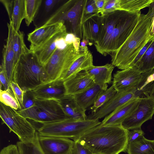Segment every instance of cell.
<instances>
[{"label": "cell", "mask_w": 154, "mask_h": 154, "mask_svg": "<svg viewBox=\"0 0 154 154\" xmlns=\"http://www.w3.org/2000/svg\"><path fill=\"white\" fill-rule=\"evenodd\" d=\"M100 124L73 141L87 147L93 154H119L126 151L128 143V130L121 125L104 126Z\"/></svg>", "instance_id": "6da1fadb"}, {"label": "cell", "mask_w": 154, "mask_h": 154, "mask_svg": "<svg viewBox=\"0 0 154 154\" xmlns=\"http://www.w3.org/2000/svg\"><path fill=\"white\" fill-rule=\"evenodd\" d=\"M146 14H141L131 34L115 53L111 55L112 64L123 70L130 67L139 53L154 36L150 32L154 18V4H151Z\"/></svg>", "instance_id": "7a4b0ae2"}, {"label": "cell", "mask_w": 154, "mask_h": 154, "mask_svg": "<svg viewBox=\"0 0 154 154\" xmlns=\"http://www.w3.org/2000/svg\"><path fill=\"white\" fill-rule=\"evenodd\" d=\"M13 81L24 91L32 90L48 81L44 66L30 51L23 54L16 64Z\"/></svg>", "instance_id": "3957f363"}, {"label": "cell", "mask_w": 154, "mask_h": 154, "mask_svg": "<svg viewBox=\"0 0 154 154\" xmlns=\"http://www.w3.org/2000/svg\"><path fill=\"white\" fill-rule=\"evenodd\" d=\"M101 123L98 119L79 121L70 119L42 124L37 130L39 135L66 138L74 140Z\"/></svg>", "instance_id": "277c9868"}, {"label": "cell", "mask_w": 154, "mask_h": 154, "mask_svg": "<svg viewBox=\"0 0 154 154\" xmlns=\"http://www.w3.org/2000/svg\"><path fill=\"white\" fill-rule=\"evenodd\" d=\"M141 14V11L131 12L122 11L111 35L98 52L105 56L115 52L133 31Z\"/></svg>", "instance_id": "5b68a950"}, {"label": "cell", "mask_w": 154, "mask_h": 154, "mask_svg": "<svg viewBox=\"0 0 154 154\" xmlns=\"http://www.w3.org/2000/svg\"><path fill=\"white\" fill-rule=\"evenodd\" d=\"M87 0H70L64 4L44 24L63 21L69 25L70 33L82 38V24Z\"/></svg>", "instance_id": "8992f818"}, {"label": "cell", "mask_w": 154, "mask_h": 154, "mask_svg": "<svg viewBox=\"0 0 154 154\" xmlns=\"http://www.w3.org/2000/svg\"><path fill=\"white\" fill-rule=\"evenodd\" d=\"M17 111L26 118L42 124L70 119L63 112L59 101L54 100L37 99L32 107Z\"/></svg>", "instance_id": "52a82bcc"}, {"label": "cell", "mask_w": 154, "mask_h": 154, "mask_svg": "<svg viewBox=\"0 0 154 154\" xmlns=\"http://www.w3.org/2000/svg\"><path fill=\"white\" fill-rule=\"evenodd\" d=\"M82 52L77 51L72 44H67L63 48L57 46L50 58L44 65L48 81L62 79Z\"/></svg>", "instance_id": "ba28073f"}, {"label": "cell", "mask_w": 154, "mask_h": 154, "mask_svg": "<svg viewBox=\"0 0 154 154\" xmlns=\"http://www.w3.org/2000/svg\"><path fill=\"white\" fill-rule=\"evenodd\" d=\"M0 116L3 123L18 137L20 141L27 142L33 140L38 134L34 127L17 110L0 102Z\"/></svg>", "instance_id": "9c48e42d"}, {"label": "cell", "mask_w": 154, "mask_h": 154, "mask_svg": "<svg viewBox=\"0 0 154 154\" xmlns=\"http://www.w3.org/2000/svg\"><path fill=\"white\" fill-rule=\"evenodd\" d=\"M153 114L154 98H140L136 109L121 125L127 130L141 128L144 123L152 119Z\"/></svg>", "instance_id": "30bf717a"}, {"label": "cell", "mask_w": 154, "mask_h": 154, "mask_svg": "<svg viewBox=\"0 0 154 154\" xmlns=\"http://www.w3.org/2000/svg\"><path fill=\"white\" fill-rule=\"evenodd\" d=\"M142 77L135 67H130L114 74L112 85L117 92L133 91L137 88Z\"/></svg>", "instance_id": "8fae6325"}, {"label": "cell", "mask_w": 154, "mask_h": 154, "mask_svg": "<svg viewBox=\"0 0 154 154\" xmlns=\"http://www.w3.org/2000/svg\"><path fill=\"white\" fill-rule=\"evenodd\" d=\"M38 141L44 154H69L74 143L69 139L38 134Z\"/></svg>", "instance_id": "7c38bea8"}, {"label": "cell", "mask_w": 154, "mask_h": 154, "mask_svg": "<svg viewBox=\"0 0 154 154\" xmlns=\"http://www.w3.org/2000/svg\"><path fill=\"white\" fill-rule=\"evenodd\" d=\"M135 93V90L131 91L117 92L95 112L89 116L88 119L99 120L106 116L119 107L137 98Z\"/></svg>", "instance_id": "4fadbf2b"}, {"label": "cell", "mask_w": 154, "mask_h": 154, "mask_svg": "<svg viewBox=\"0 0 154 154\" xmlns=\"http://www.w3.org/2000/svg\"><path fill=\"white\" fill-rule=\"evenodd\" d=\"M32 90L37 99L59 101L66 95L64 81L61 79L48 81Z\"/></svg>", "instance_id": "5bb4252c"}, {"label": "cell", "mask_w": 154, "mask_h": 154, "mask_svg": "<svg viewBox=\"0 0 154 154\" xmlns=\"http://www.w3.org/2000/svg\"><path fill=\"white\" fill-rule=\"evenodd\" d=\"M64 24L63 21L51 24H44L29 33L27 40L30 43V51L33 52L41 47Z\"/></svg>", "instance_id": "9a60e30c"}, {"label": "cell", "mask_w": 154, "mask_h": 154, "mask_svg": "<svg viewBox=\"0 0 154 154\" xmlns=\"http://www.w3.org/2000/svg\"><path fill=\"white\" fill-rule=\"evenodd\" d=\"M8 36L6 43L4 45L2 51V59L1 65L3 66L8 81L10 84L13 81L14 71L16 65L14 61V52L13 48L12 31L13 26L10 21L7 23Z\"/></svg>", "instance_id": "2e32d148"}, {"label": "cell", "mask_w": 154, "mask_h": 154, "mask_svg": "<svg viewBox=\"0 0 154 154\" xmlns=\"http://www.w3.org/2000/svg\"><path fill=\"white\" fill-rule=\"evenodd\" d=\"M122 11L117 10L104 15H101L100 30L98 39L94 43L98 52L111 35L116 23Z\"/></svg>", "instance_id": "e0dca14e"}, {"label": "cell", "mask_w": 154, "mask_h": 154, "mask_svg": "<svg viewBox=\"0 0 154 154\" xmlns=\"http://www.w3.org/2000/svg\"><path fill=\"white\" fill-rule=\"evenodd\" d=\"M68 33L64 24L42 46L34 51L40 63L45 65L55 50L58 40L65 37Z\"/></svg>", "instance_id": "ac0fdd59"}, {"label": "cell", "mask_w": 154, "mask_h": 154, "mask_svg": "<svg viewBox=\"0 0 154 154\" xmlns=\"http://www.w3.org/2000/svg\"><path fill=\"white\" fill-rule=\"evenodd\" d=\"M139 98L135 99L117 108L105 116L100 124L104 126L121 125L136 109Z\"/></svg>", "instance_id": "d6986e66"}, {"label": "cell", "mask_w": 154, "mask_h": 154, "mask_svg": "<svg viewBox=\"0 0 154 154\" xmlns=\"http://www.w3.org/2000/svg\"><path fill=\"white\" fill-rule=\"evenodd\" d=\"M94 84L84 71L64 81L66 95L73 96L85 91Z\"/></svg>", "instance_id": "ffe728a7"}, {"label": "cell", "mask_w": 154, "mask_h": 154, "mask_svg": "<svg viewBox=\"0 0 154 154\" xmlns=\"http://www.w3.org/2000/svg\"><path fill=\"white\" fill-rule=\"evenodd\" d=\"M107 84L99 85L94 84L85 91L73 95L79 107L84 111L92 106L99 94L107 89Z\"/></svg>", "instance_id": "44dd1931"}, {"label": "cell", "mask_w": 154, "mask_h": 154, "mask_svg": "<svg viewBox=\"0 0 154 154\" xmlns=\"http://www.w3.org/2000/svg\"><path fill=\"white\" fill-rule=\"evenodd\" d=\"M101 15L97 13L85 15L82 24V39H87L92 42H96L98 38ZM93 43V42H92Z\"/></svg>", "instance_id": "7402d4cb"}, {"label": "cell", "mask_w": 154, "mask_h": 154, "mask_svg": "<svg viewBox=\"0 0 154 154\" xmlns=\"http://www.w3.org/2000/svg\"><path fill=\"white\" fill-rule=\"evenodd\" d=\"M59 101L63 112L69 119L79 121L88 119L86 111L79 107L73 96L66 95Z\"/></svg>", "instance_id": "603a6c76"}, {"label": "cell", "mask_w": 154, "mask_h": 154, "mask_svg": "<svg viewBox=\"0 0 154 154\" xmlns=\"http://www.w3.org/2000/svg\"><path fill=\"white\" fill-rule=\"evenodd\" d=\"M114 68L112 64L108 63L102 66L93 65L84 71L95 84H107L112 82V74Z\"/></svg>", "instance_id": "cb8c5ba5"}, {"label": "cell", "mask_w": 154, "mask_h": 154, "mask_svg": "<svg viewBox=\"0 0 154 154\" xmlns=\"http://www.w3.org/2000/svg\"><path fill=\"white\" fill-rule=\"evenodd\" d=\"M93 65L92 54L88 50L82 52L74 61L62 80L69 79Z\"/></svg>", "instance_id": "d4e9b609"}, {"label": "cell", "mask_w": 154, "mask_h": 154, "mask_svg": "<svg viewBox=\"0 0 154 154\" xmlns=\"http://www.w3.org/2000/svg\"><path fill=\"white\" fill-rule=\"evenodd\" d=\"M127 151L128 154H154V140H149L144 136L129 143Z\"/></svg>", "instance_id": "484cf974"}, {"label": "cell", "mask_w": 154, "mask_h": 154, "mask_svg": "<svg viewBox=\"0 0 154 154\" xmlns=\"http://www.w3.org/2000/svg\"><path fill=\"white\" fill-rule=\"evenodd\" d=\"M134 66L135 67L142 73L154 69V40Z\"/></svg>", "instance_id": "4316f807"}, {"label": "cell", "mask_w": 154, "mask_h": 154, "mask_svg": "<svg viewBox=\"0 0 154 154\" xmlns=\"http://www.w3.org/2000/svg\"><path fill=\"white\" fill-rule=\"evenodd\" d=\"M13 48L14 52V61L15 65L23 54L30 51L26 46L24 41V34L20 31L16 32L13 27L12 31Z\"/></svg>", "instance_id": "83f0119b"}, {"label": "cell", "mask_w": 154, "mask_h": 154, "mask_svg": "<svg viewBox=\"0 0 154 154\" xmlns=\"http://www.w3.org/2000/svg\"><path fill=\"white\" fill-rule=\"evenodd\" d=\"M25 17V0H14L11 19L10 21H11L16 32L19 31L21 23Z\"/></svg>", "instance_id": "f1b7e54d"}, {"label": "cell", "mask_w": 154, "mask_h": 154, "mask_svg": "<svg viewBox=\"0 0 154 154\" xmlns=\"http://www.w3.org/2000/svg\"><path fill=\"white\" fill-rule=\"evenodd\" d=\"M154 0H120L119 10L131 12L140 11L149 7Z\"/></svg>", "instance_id": "f546056e"}, {"label": "cell", "mask_w": 154, "mask_h": 154, "mask_svg": "<svg viewBox=\"0 0 154 154\" xmlns=\"http://www.w3.org/2000/svg\"><path fill=\"white\" fill-rule=\"evenodd\" d=\"M38 134L32 140L27 142L17 143L20 154H44L39 145Z\"/></svg>", "instance_id": "4dcf8cb0"}, {"label": "cell", "mask_w": 154, "mask_h": 154, "mask_svg": "<svg viewBox=\"0 0 154 154\" xmlns=\"http://www.w3.org/2000/svg\"><path fill=\"white\" fill-rule=\"evenodd\" d=\"M42 2V0H25V21L27 26H29L34 20Z\"/></svg>", "instance_id": "1f68e13d"}, {"label": "cell", "mask_w": 154, "mask_h": 154, "mask_svg": "<svg viewBox=\"0 0 154 154\" xmlns=\"http://www.w3.org/2000/svg\"><path fill=\"white\" fill-rule=\"evenodd\" d=\"M117 92L112 85L103 91L99 94L93 105L91 107V110L92 113L95 112L110 99Z\"/></svg>", "instance_id": "d6a6232c"}, {"label": "cell", "mask_w": 154, "mask_h": 154, "mask_svg": "<svg viewBox=\"0 0 154 154\" xmlns=\"http://www.w3.org/2000/svg\"><path fill=\"white\" fill-rule=\"evenodd\" d=\"M0 101L5 105L16 110L19 109L18 103L12 92L0 89Z\"/></svg>", "instance_id": "836d02e7"}, {"label": "cell", "mask_w": 154, "mask_h": 154, "mask_svg": "<svg viewBox=\"0 0 154 154\" xmlns=\"http://www.w3.org/2000/svg\"><path fill=\"white\" fill-rule=\"evenodd\" d=\"M37 99L32 90L25 91L23 98L22 107L20 110H25L32 107L34 105Z\"/></svg>", "instance_id": "e575fe53"}, {"label": "cell", "mask_w": 154, "mask_h": 154, "mask_svg": "<svg viewBox=\"0 0 154 154\" xmlns=\"http://www.w3.org/2000/svg\"><path fill=\"white\" fill-rule=\"evenodd\" d=\"M10 85L13 95L18 103L19 106V109L18 110H20L22 107L23 98L24 91L13 81L10 82Z\"/></svg>", "instance_id": "d590c367"}, {"label": "cell", "mask_w": 154, "mask_h": 154, "mask_svg": "<svg viewBox=\"0 0 154 154\" xmlns=\"http://www.w3.org/2000/svg\"><path fill=\"white\" fill-rule=\"evenodd\" d=\"M142 74V80L136 90L139 93L147 85L154 81V69Z\"/></svg>", "instance_id": "8d00e7d4"}, {"label": "cell", "mask_w": 154, "mask_h": 154, "mask_svg": "<svg viewBox=\"0 0 154 154\" xmlns=\"http://www.w3.org/2000/svg\"><path fill=\"white\" fill-rule=\"evenodd\" d=\"M120 0H106L100 15H104L109 13L119 10Z\"/></svg>", "instance_id": "74e56055"}, {"label": "cell", "mask_w": 154, "mask_h": 154, "mask_svg": "<svg viewBox=\"0 0 154 154\" xmlns=\"http://www.w3.org/2000/svg\"><path fill=\"white\" fill-rule=\"evenodd\" d=\"M69 154H93L87 147L76 141H74Z\"/></svg>", "instance_id": "f35d334b"}, {"label": "cell", "mask_w": 154, "mask_h": 154, "mask_svg": "<svg viewBox=\"0 0 154 154\" xmlns=\"http://www.w3.org/2000/svg\"><path fill=\"white\" fill-rule=\"evenodd\" d=\"M144 134V132L141 128H137L128 130V143L133 142L143 137Z\"/></svg>", "instance_id": "ab89813d"}, {"label": "cell", "mask_w": 154, "mask_h": 154, "mask_svg": "<svg viewBox=\"0 0 154 154\" xmlns=\"http://www.w3.org/2000/svg\"><path fill=\"white\" fill-rule=\"evenodd\" d=\"M81 39L72 33H68L65 37V40L67 44H72L73 46L77 51H79Z\"/></svg>", "instance_id": "60d3db41"}, {"label": "cell", "mask_w": 154, "mask_h": 154, "mask_svg": "<svg viewBox=\"0 0 154 154\" xmlns=\"http://www.w3.org/2000/svg\"><path fill=\"white\" fill-rule=\"evenodd\" d=\"M0 72V86H2L4 90L12 92L8 81L3 66L1 64Z\"/></svg>", "instance_id": "b9f144b4"}, {"label": "cell", "mask_w": 154, "mask_h": 154, "mask_svg": "<svg viewBox=\"0 0 154 154\" xmlns=\"http://www.w3.org/2000/svg\"><path fill=\"white\" fill-rule=\"evenodd\" d=\"M97 13L99 14L94 0H87L85 7V15H91Z\"/></svg>", "instance_id": "7bdbcfd3"}, {"label": "cell", "mask_w": 154, "mask_h": 154, "mask_svg": "<svg viewBox=\"0 0 154 154\" xmlns=\"http://www.w3.org/2000/svg\"><path fill=\"white\" fill-rule=\"evenodd\" d=\"M140 97L154 98V82L147 85L140 92Z\"/></svg>", "instance_id": "ee69618b"}, {"label": "cell", "mask_w": 154, "mask_h": 154, "mask_svg": "<svg viewBox=\"0 0 154 154\" xmlns=\"http://www.w3.org/2000/svg\"><path fill=\"white\" fill-rule=\"evenodd\" d=\"M154 40V36L149 40L147 43L140 51L135 58L130 67H133L135 64L140 60Z\"/></svg>", "instance_id": "f6af8a7d"}, {"label": "cell", "mask_w": 154, "mask_h": 154, "mask_svg": "<svg viewBox=\"0 0 154 154\" xmlns=\"http://www.w3.org/2000/svg\"><path fill=\"white\" fill-rule=\"evenodd\" d=\"M0 154H20L16 145L11 144L4 147L1 151Z\"/></svg>", "instance_id": "bcb514c9"}, {"label": "cell", "mask_w": 154, "mask_h": 154, "mask_svg": "<svg viewBox=\"0 0 154 154\" xmlns=\"http://www.w3.org/2000/svg\"><path fill=\"white\" fill-rule=\"evenodd\" d=\"M0 1L5 6L10 20L11 19V17L13 10L14 0H0Z\"/></svg>", "instance_id": "7dc6e473"}, {"label": "cell", "mask_w": 154, "mask_h": 154, "mask_svg": "<svg viewBox=\"0 0 154 154\" xmlns=\"http://www.w3.org/2000/svg\"><path fill=\"white\" fill-rule=\"evenodd\" d=\"M61 0H46L45 2V9L47 12L50 11Z\"/></svg>", "instance_id": "c3c4849f"}, {"label": "cell", "mask_w": 154, "mask_h": 154, "mask_svg": "<svg viewBox=\"0 0 154 154\" xmlns=\"http://www.w3.org/2000/svg\"><path fill=\"white\" fill-rule=\"evenodd\" d=\"M106 1V0H94L96 5L100 14L103 9Z\"/></svg>", "instance_id": "681fc988"}, {"label": "cell", "mask_w": 154, "mask_h": 154, "mask_svg": "<svg viewBox=\"0 0 154 154\" xmlns=\"http://www.w3.org/2000/svg\"><path fill=\"white\" fill-rule=\"evenodd\" d=\"M93 43L90 42L89 40L87 39H82V41L80 42V46L84 47L88 45L89 46L92 45Z\"/></svg>", "instance_id": "f907efd6"}, {"label": "cell", "mask_w": 154, "mask_h": 154, "mask_svg": "<svg viewBox=\"0 0 154 154\" xmlns=\"http://www.w3.org/2000/svg\"><path fill=\"white\" fill-rule=\"evenodd\" d=\"M150 34L154 36V18L152 23Z\"/></svg>", "instance_id": "816d5d0a"}]
</instances>
